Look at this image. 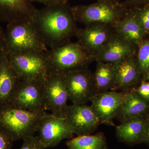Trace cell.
<instances>
[{"instance_id":"cell-1","label":"cell","mask_w":149,"mask_h":149,"mask_svg":"<svg viewBox=\"0 0 149 149\" xmlns=\"http://www.w3.org/2000/svg\"><path fill=\"white\" fill-rule=\"evenodd\" d=\"M32 23L48 49L70 42L79 29L67 3L37 9Z\"/></svg>"},{"instance_id":"cell-2","label":"cell","mask_w":149,"mask_h":149,"mask_svg":"<svg viewBox=\"0 0 149 149\" xmlns=\"http://www.w3.org/2000/svg\"><path fill=\"white\" fill-rule=\"evenodd\" d=\"M49 73L62 74L75 70L88 68L95 58L78 42H68L45 52Z\"/></svg>"},{"instance_id":"cell-3","label":"cell","mask_w":149,"mask_h":149,"mask_svg":"<svg viewBox=\"0 0 149 149\" xmlns=\"http://www.w3.org/2000/svg\"><path fill=\"white\" fill-rule=\"evenodd\" d=\"M3 49L8 55L48 49L33 23L29 22L8 23Z\"/></svg>"},{"instance_id":"cell-4","label":"cell","mask_w":149,"mask_h":149,"mask_svg":"<svg viewBox=\"0 0 149 149\" xmlns=\"http://www.w3.org/2000/svg\"><path fill=\"white\" fill-rule=\"evenodd\" d=\"M46 113L6 105L0 107V126L10 134L14 141H18L34 135L40 118Z\"/></svg>"},{"instance_id":"cell-5","label":"cell","mask_w":149,"mask_h":149,"mask_svg":"<svg viewBox=\"0 0 149 149\" xmlns=\"http://www.w3.org/2000/svg\"><path fill=\"white\" fill-rule=\"evenodd\" d=\"M71 10L76 22L85 26L100 23L113 27L128 9L124 7L120 2L97 1L91 4L72 7Z\"/></svg>"},{"instance_id":"cell-6","label":"cell","mask_w":149,"mask_h":149,"mask_svg":"<svg viewBox=\"0 0 149 149\" xmlns=\"http://www.w3.org/2000/svg\"><path fill=\"white\" fill-rule=\"evenodd\" d=\"M45 52L31 51L7 55L19 80H43L49 73Z\"/></svg>"},{"instance_id":"cell-7","label":"cell","mask_w":149,"mask_h":149,"mask_svg":"<svg viewBox=\"0 0 149 149\" xmlns=\"http://www.w3.org/2000/svg\"><path fill=\"white\" fill-rule=\"evenodd\" d=\"M61 75L72 104H85L95 95L93 73L88 68L71 70Z\"/></svg>"},{"instance_id":"cell-8","label":"cell","mask_w":149,"mask_h":149,"mask_svg":"<svg viewBox=\"0 0 149 149\" xmlns=\"http://www.w3.org/2000/svg\"><path fill=\"white\" fill-rule=\"evenodd\" d=\"M44 80H19L8 104L32 111H45L43 100Z\"/></svg>"},{"instance_id":"cell-9","label":"cell","mask_w":149,"mask_h":149,"mask_svg":"<svg viewBox=\"0 0 149 149\" xmlns=\"http://www.w3.org/2000/svg\"><path fill=\"white\" fill-rule=\"evenodd\" d=\"M68 93L61 74L49 73L43 82V100L45 110L65 118L68 105Z\"/></svg>"},{"instance_id":"cell-10","label":"cell","mask_w":149,"mask_h":149,"mask_svg":"<svg viewBox=\"0 0 149 149\" xmlns=\"http://www.w3.org/2000/svg\"><path fill=\"white\" fill-rule=\"evenodd\" d=\"M37 132L45 149L56 146L64 139H72L74 134L65 118L47 113L40 118Z\"/></svg>"},{"instance_id":"cell-11","label":"cell","mask_w":149,"mask_h":149,"mask_svg":"<svg viewBox=\"0 0 149 149\" xmlns=\"http://www.w3.org/2000/svg\"><path fill=\"white\" fill-rule=\"evenodd\" d=\"M126 92L110 91L93 96L91 107L100 124L114 125L113 120L116 117Z\"/></svg>"},{"instance_id":"cell-12","label":"cell","mask_w":149,"mask_h":149,"mask_svg":"<svg viewBox=\"0 0 149 149\" xmlns=\"http://www.w3.org/2000/svg\"><path fill=\"white\" fill-rule=\"evenodd\" d=\"M65 118L77 136L91 135L100 124L91 106L86 104L68 106Z\"/></svg>"},{"instance_id":"cell-13","label":"cell","mask_w":149,"mask_h":149,"mask_svg":"<svg viewBox=\"0 0 149 149\" xmlns=\"http://www.w3.org/2000/svg\"><path fill=\"white\" fill-rule=\"evenodd\" d=\"M114 33L113 27L102 23H95L79 28L75 37L80 45L95 58Z\"/></svg>"},{"instance_id":"cell-14","label":"cell","mask_w":149,"mask_h":149,"mask_svg":"<svg viewBox=\"0 0 149 149\" xmlns=\"http://www.w3.org/2000/svg\"><path fill=\"white\" fill-rule=\"evenodd\" d=\"M136 56L123 59L113 63L115 83L112 91L128 92L133 91L143 80Z\"/></svg>"},{"instance_id":"cell-15","label":"cell","mask_w":149,"mask_h":149,"mask_svg":"<svg viewBox=\"0 0 149 149\" xmlns=\"http://www.w3.org/2000/svg\"><path fill=\"white\" fill-rule=\"evenodd\" d=\"M137 47L113 33L106 44L95 56V61L113 63L136 56Z\"/></svg>"},{"instance_id":"cell-16","label":"cell","mask_w":149,"mask_h":149,"mask_svg":"<svg viewBox=\"0 0 149 149\" xmlns=\"http://www.w3.org/2000/svg\"><path fill=\"white\" fill-rule=\"evenodd\" d=\"M37 10L29 0H0V22H32Z\"/></svg>"},{"instance_id":"cell-17","label":"cell","mask_w":149,"mask_h":149,"mask_svg":"<svg viewBox=\"0 0 149 149\" xmlns=\"http://www.w3.org/2000/svg\"><path fill=\"white\" fill-rule=\"evenodd\" d=\"M113 28L114 33L137 47L147 37L133 8L128 9Z\"/></svg>"},{"instance_id":"cell-18","label":"cell","mask_w":149,"mask_h":149,"mask_svg":"<svg viewBox=\"0 0 149 149\" xmlns=\"http://www.w3.org/2000/svg\"><path fill=\"white\" fill-rule=\"evenodd\" d=\"M19 80L3 47L0 52V107L8 104Z\"/></svg>"},{"instance_id":"cell-19","label":"cell","mask_w":149,"mask_h":149,"mask_svg":"<svg viewBox=\"0 0 149 149\" xmlns=\"http://www.w3.org/2000/svg\"><path fill=\"white\" fill-rule=\"evenodd\" d=\"M145 118L133 117L121 121L116 126L118 140L130 146L144 143Z\"/></svg>"},{"instance_id":"cell-20","label":"cell","mask_w":149,"mask_h":149,"mask_svg":"<svg viewBox=\"0 0 149 149\" xmlns=\"http://www.w3.org/2000/svg\"><path fill=\"white\" fill-rule=\"evenodd\" d=\"M149 114V102L135 90L126 92L116 118L120 121L133 117H146Z\"/></svg>"},{"instance_id":"cell-21","label":"cell","mask_w":149,"mask_h":149,"mask_svg":"<svg viewBox=\"0 0 149 149\" xmlns=\"http://www.w3.org/2000/svg\"><path fill=\"white\" fill-rule=\"evenodd\" d=\"M96 62V69L93 73L95 94L112 91L115 83L113 64Z\"/></svg>"},{"instance_id":"cell-22","label":"cell","mask_w":149,"mask_h":149,"mask_svg":"<svg viewBox=\"0 0 149 149\" xmlns=\"http://www.w3.org/2000/svg\"><path fill=\"white\" fill-rule=\"evenodd\" d=\"M66 146L67 149H109L106 138L102 132L77 136L69 139Z\"/></svg>"},{"instance_id":"cell-23","label":"cell","mask_w":149,"mask_h":149,"mask_svg":"<svg viewBox=\"0 0 149 149\" xmlns=\"http://www.w3.org/2000/svg\"><path fill=\"white\" fill-rule=\"evenodd\" d=\"M136 57L144 80L149 71V36L137 46Z\"/></svg>"},{"instance_id":"cell-24","label":"cell","mask_w":149,"mask_h":149,"mask_svg":"<svg viewBox=\"0 0 149 149\" xmlns=\"http://www.w3.org/2000/svg\"><path fill=\"white\" fill-rule=\"evenodd\" d=\"M146 37L149 36V3L133 8Z\"/></svg>"},{"instance_id":"cell-25","label":"cell","mask_w":149,"mask_h":149,"mask_svg":"<svg viewBox=\"0 0 149 149\" xmlns=\"http://www.w3.org/2000/svg\"><path fill=\"white\" fill-rule=\"evenodd\" d=\"M22 140L23 143L19 149H46L40 142L38 136H27Z\"/></svg>"},{"instance_id":"cell-26","label":"cell","mask_w":149,"mask_h":149,"mask_svg":"<svg viewBox=\"0 0 149 149\" xmlns=\"http://www.w3.org/2000/svg\"><path fill=\"white\" fill-rule=\"evenodd\" d=\"M14 141L10 134L0 126V149H13Z\"/></svg>"},{"instance_id":"cell-27","label":"cell","mask_w":149,"mask_h":149,"mask_svg":"<svg viewBox=\"0 0 149 149\" xmlns=\"http://www.w3.org/2000/svg\"><path fill=\"white\" fill-rule=\"evenodd\" d=\"M136 93L142 98L149 102V82L143 80L135 89Z\"/></svg>"},{"instance_id":"cell-28","label":"cell","mask_w":149,"mask_h":149,"mask_svg":"<svg viewBox=\"0 0 149 149\" xmlns=\"http://www.w3.org/2000/svg\"><path fill=\"white\" fill-rule=\"evenodd\" d=\"M121 3L125 8L130 9L148 4L149 0H125Z\"/></svg>"},{"instance_id":"cell-29","label":"cell","mask_w":149,"mask_h":149,"mask_svg":"<svg viewBox=\"0 0 149 149\" xmlns=\"http://www.w3.org/2000/svg\"><path fill=\"white\" fill-rule=\"evenodd\" d=\"M145 138L144 143L149 146V114L145 118Z\"/></svg>"},{"instance_id":"cell-30","label":"cell","mask_w":149,"mask_h":149,"mask_svg":"<svg viewBox=\"0 0 149 149\" xmlns=\"http://www.w3.org/2000/svg\"><path fill=\"white\" fill-rule=\"evenodd\" d=\"M31 2H35L43 4L45 6L52 5L57 3L61 2L59 0H29Z\"/></svg>"},{"instance_id":"cell-31","label":"cell","mask_w":149,"mask_h":149,"mask_svg":"<svg viewBox=\"0 0 149 149\" xmlns=\"http://www.w3.org/2000/svg\"><path fill=\"white\" fill-rule=\"evenodd\" d=\"M5 40V31L0 25V52L3 47Z\"/></svg>"},{"instance_id":"cell-32","label":"cell","mask_w":149,"mask_h":149,"mask_svg":"<svg viewBox=\"0 0 149 149\" xmlns=\"http://www.w3.org/2000/svg\"><path fill=\"white\" fill-rule=\"evenodd\" d=\"M144 80H147V81L149 82V71L147 72L146 76L144 77Z\"/></svg>"},{"instance_id":"cell-33","label":"cell","mask_w":149,"mask_h":149,"mask_svg":"<svg viewBox=\"0 0 149 149\" xmlns=\"http://www.w3.org/2000/svg\"><path fill=\"white\" fill-rule=\"evenodd\" d=\"M97 1H109V2H119L117 0H97Z\"/></svg>"},{"instance_id":"cell-34","label":"cell","mask_w":149,"mask_h":149,"mask_svg":"<svg viewBox=\"0 0 149 149\" xmlns=\"http://www.w3.org/2000/svg\"><path fill=\"white\" fill-rule=\"evenodd\" d=\"M61 2H63V3H67V2L69 0H59Z\"/></svg>"},{"instance_id":"cell-35","label":"cell","mask_w":149,"mask_h":149,"mask_svg":"<svg viewBox=\"0 0 149 149\" xmlns=\"http://www.w3.org/2000/svg\"><path fill=\"white\" fill-rule=\"evenodd\" d=\"M119 2H120V0H117Z\"/></svg>"}]
</instances>
